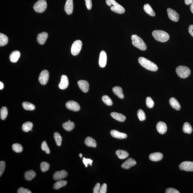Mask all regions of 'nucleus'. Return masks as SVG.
<instances>
[{
  "label": "nucleus",
  "instance_id": "nucleus-1",
  "mask_svg": "<svg viewBox=\"0 0 193 193\" xmlns=\"http://www.w3.org/2000/svg\"><path fill=\"white\" fill-rule=\"evenodd\" d=\"M138 61L141 66L149 71L156 72L158 69L156 64L144 57H140Z\"/></svg>",
  "mask_w": 193,
  "mask_h": 193
},
{
  "label": "nucleus",
  "instance_id": "nucleus-2",
  "mask_svg": "<svg viewBox=\"0 0 193 193\" xmlns=\"http://www.w3.org/2000/svg\"><path fill=\"white\" fill-rule=\"evenodd\" d=\"M153 36L156 41L165 42L169 39L170 36L168 33L166 31L161 30H154L152 33Z\"/></svg>",
  "mask_w": 193,
  "mask_h": 193
},
{
  "label": "nucleus",
  "instance_id": "nucleus-3",
  "mask_svg": "<svg viewBox=\"0 0 193 193\" xmlns=\"http://www.w3.org/2000/svg\"><path fill=\"white\" fill-rule=\"evenodd\" d=\"M106 3L108 6H110V9L112 11L116 13L122 14L125 12V10L123 7L115 0H106Z\"/></svg>",
  "mask_w": 193,
  "mask_h": 193
},
{
  "label": "nucleus",
  "instance_id": "nucleus-4",
  "mask_svg": "<svg viewBox=\"0 0 193 193\" xmlns=\"http://www.w3.org/2000/svg\"><path fill=\"white\" fill-rule=\"evenodd\" d=\"M131 38L133 46L142 50H146L147 47L146 44L140 37L136 34H134L132 36Z\"/></svg>",
  "mask_w": 193,
  "mask_h": 193
},
{
  "label": "nucleus",
  "instance_id": "nucleus-5",
  "mask_svg": "<svg viewBox=\"0 0 193 193\" xmlns=\"http://www.w3.org/2000/svg\"><path fill=\"white\" fill-rule=\"evenodd\" d=\"M176 73L179 77L182 78H185L190 75L191 71L190 69L187 67L180 66L176 68Z\"/></svg>",
  "mask_w": 193,
  "mask_h": 193
},
{
  "label": "nucleus",
  "instance_id": "nucleus-6",
  "mask_svg": "<svg viewBox=\"0 0 193 193\" xmlns=\"http://www.w3.org/2000/svg\"><path fill=\"white\" fill-rule=\"evenodd\" d=\"M47 8V3L45 0H39L35 3L33 7L34 11L37 13H42Z\"/></svg>",
  "mask_w": 193,
  "mask_h": 193
},
{
  "label": "nucleus",
  "instance_id": "nucleus-7",
  "mask_svg": "<svg viewBox=\"0 0 193 193\" xmlns=\"http://www.w3.org/2000/svg\"><path fill=\"white\" fill-rule=\"evenodd\" d=\"M82 46V42L78 40L75 41L72 45L71 52L73 55L75 56L78 55L81 50Z\"/></svg>",
  "mask_w": 193,
  "mask_h": 193
},
{
  "label": "nucleus",
  "instance_id": "nucleus-8",
  "mask_svg": "<svg viewBox=\"0 0 193 193\" xmlns=\"http://www.w3.org/2000/svg\"><path fill=\"white\" fill-rule=\"evenodd\" d=\"M179 167L181 170L189 172L193 171V162L185 161L179 165Z\"/></svg>",
  "mask_w": 193,
  "mask_h": 193
},
{
  "label": "nucleus",
  "instance_id": "nucleus-9",
  "mask_svg": "<svg viewBox=\"0 0 193 193\" xmlns=\"http://www.w3.org/2000/svg\"><path fill=\"white\" fill-rule=\"evenodd\" d=\"M49 77V73L48 71L46 70H43L40 74L39 80L41 84L43 85H46L48 82Z\"/></svg>",
  "mask_w": 193,
  "mask_h": 193
},
{
  "label": "nucleus",
  "instance_id": "nucleus-10",
  "mask_svg": "<svg viewBox=\"0 0 193 193\" xmlns=\"http://www.w3.org/2000/svg\"><path fill=\"white\" fill-rule=\"evenodd\" d=\"M66 107L68 110L74 112L79 111L80 106L76 102L73 101H68L66 103Z\"/></svg>",
  "mask_w": 193,
  "mask_h": 193
},
{
  "label": "nucleus",
  "instance_id": "nucleus-11",
  "mask_svg": "<svg viewBox=\"0 0 193 193\" xmlns=\"http://www.w3.org/2000/svg\"><path fill=\"white\" fill-rule=\"evenodd\" d=\"M168 17L172 21L178 22L179 19V15L175 10L171 8H168L167 10Z\"/></svg>",
  "mask_w": 193,
  "mask_h": 193
},
{
  "label": "nucleus",
  "instance_id": "nucleus-12",
  "mask_svg": "<svg viewBox=\"0 0 193 193\" xmlns=\"http://www.w3.org/2000/svg\"><path fill=\"white\" fill-rule=\"evenodd\" d=\"M107 62V56L106 52L104 50L102 51L100 53L99 64L101 68H104L106 66Z\"/></svg>",
  "mask_w": 193,
  "mask_h": 193
},
{
  "label": "nucleus",
  "instance_id": "nucleus-13",
  "mask_svg": "<svg viewBox=\"0 0 193 193\" xmlns=\"http://www.w3.org/2000/svg\"><path fill=\"white\" fill-rule=\"evenodd\" d=\"M64 10L68 15H71L72 13L73 10V0H67Z\"/></svg>",
  "mask_w": 193,
  "mask_h": 193
},
{
  "label": "nucleus",
  "instance_id": "nucleus-14",
  "mask_svg": "<svg viewBox=\"0 0 193 193\" xmlns=\"http://www.w3.org/2000/svg\"><path fill=\"white\" fill-rule=\"evenodd\" d=\"M69 85L68 78L66 75H63L61 77V80L59 84V88L61 89H65L67 88Z\"/></svg>",
  "mask_w": 193,
  "mask_h": 193
},
{
  "label": "nucleus",
  "instance_id": "nucleus-15",
  "mask_svg": "<svg viewBox=\"0 0 193 193\" xmlns=\"http://www.w3.org/2000/svg\"><path fill=\"white\" fill-rule=\"evenodd\" d=\"M68 176V173L65 170H62L59 171H57L54 173L53 178L55 180H58L66 178Z\"/></svg>",
  "mask_w": 193,
  "mask_h": 193
},
{
  "label": "nucleus",
  "instance_id": "nucleus-16",
  "mask_svg": "<svg viewBox=\"0 0 193 193\" xmlns=\"http://www.w3.org/2000/svg\"><path fill=\"white\" fill-rule=\"evenodd\" d=\"M78 85L82 92L84 93L88 92L89 89V84L86 80H79L78 82Z\"/></svg>",
  "mask_w": 193,
  "mask_h": 193
},
{
  "label": "nucleus",
  "instance_id": "nucleus-17",
  "mask_svg": "<svg viewBox=\"0 0 193 193\" xmlns=\"http://www.w3.org/2000/svg\"><path fill=\"white\" fill-rule=\"evenodd\" d=\"M110 134L113 137L119 139H125L127 137L126 133L120 132L116 130H112L110 131Z\"/></svg>",
  "mask_w": 193,
  "mask_h": 193
},
{
  "label": "nucleus",
  "instance_id": "nucleus-18",
  "mask_svg": "<svg viewBox=\"0 0 193 193\" xmlns=\"http://www.w3.org/2000/svg\"><path fill=\"white\" fill-rule=\"evenodd\" d=\"M136 162L134 159L129 158L122 164L121 167L124 169H129L136 164Z\"/></svg>",
  "mask_w": 193,
  "mask_h": 193
},
{
  "label": "nucleus",
  "instance_id": "nucleus-19",
  "mask_svg": "<svg viewBox=\"0 0 193 193\" xmlns=\"http://www.w3.org/2000/svg\"><path fill=\"white\" fill-rule=\"evenodd\" d=\"M156 129L157 131L161 134H164L167 131V126L165 123L159 122L157 124Z\"/></svg>",
  "mask_w": 193,
  "mask_h": 193
},
{
  "label": "nucleus",
  "instance_id": "nucleus-20",
  "mask_svg": "<svg viewBox=\"0 0 193 193\" xmlns=\"http://www.w3.org/2000/svg\"><path fill=\"white\" fill-rule=\"evenodd\" d=\"M48 37V34L47 33L45 32L41 33L38 35L37 41L40 45H43L46 42Z\"/></svg>",
  "mask_w": 193,
  "mask_h": 193
},
{
  "label": "nucleus",
  "instance_id": "nucleus-21",
  "mask_svg": "<svg viewBox=\"0 0 193 193\" xmlns=\"http://www.w3.org/2000/svg\"><path fill=\"white\" fill-rule=\"evenodd\" d=\"M110 116L112 118L115 119L118 121L124 122L126 120V117L125 116L122 114L113 112L110 113Z\"/></svg>",
  "mask_w": 193,
  "mask_h": 193
},
{
  "label": "nucleus",
  "instance_id": "nucleus-22",
  "mask_svg": "<svg viewBox=\"0 0 193 193\" xmlns=\"http://www.w3.org/2000/svg\"><path fill=\"white\" fill-rule=\"evenodd\" d=\"M163 157L162 154L160 152L154 153L149 156V159L153 161H159L162 159Z\"/></svg>",
  "mask_w": 193,
  "mask_h": 193
},
{
  "label": "nucleus",
  "instance_id": "nucleus-23",
  "mask_svg": "<svg viewBox=\"0 0 193 193\" xmlns=\"http://www.w3.org/2000/svg\"><path fill=\"white\" fill-rule=\"evenodd\" d=\"M20 56V52L18 50L14 51L10 54V60L12 63L17 62Z\"/></svg>",
  "mask_w": 193,
  "mask_h": 193
},
{
  "label": "nucleus",
  "instance_id": "nucleus-24",
  "mask_svg": "<svg viewBox=\"0 0 193 193\" xmlns=\"http://www.w3.org/2000/svg\"><path fill=\"white\" fill-rule=\"evenodd\" d=\"M169 103L172 107L177 110H180L181 105L177 100L174 97L170 98L169 99Z\"/></svg>",
  "mask_w": 193,
  "mask_h": 193
},
{
  "label": "nucleus",
  "instance_id": "nucleus-25",
  "mask_svg": "<svg viewBox=\"0 0 193 193\" xmlns=\"http://www.w3.org/2000/svg\"><path fill=\"white\" fill-rule=\"evenodd\" d=\"M112 91H113L114 94L120 99H124V96L121 87L119 86L114 87L112 89Z\"/></svg>",
  "mask_w": 193,
  "mask_h": 193
},
{
  "label": "nucleus",
  "instance_id": "nucleus-26",
  "mask_svg": "<svg viewBox=\"0 0 193 193\" xmlns=\"http://www.w3.org/2000/svg\"><path fill=\"white\" fill-rule=\"evenodd\" d=\"M85 143L88 147L94 148H96V143L95 140L90 137H88L86 138Z\"/></svg>",
  "mask_w": 193,
  "mask_h": 193
},
{
  "label": "nucleus",
  "instance_id": "nucleus-27",
  "mask_svg": "<svg viewBox=\"0 0 193 193\" xmlns=\"http://www.w3.org/2000/svg\"><path fill=\"white\" fill-rule=\"evenodd\" d=\"M62 127L65 130L71 131L74 129L75 124L73 122L68 121L63 124Z\"/></svg>",
  "mask_w": 193,
  "mask_h": 193
},
{
  "label": "nucleus",
  "instance_id": "nucleus-28",
  "mask_svg": "<svg viewBox=\"0 0 193 193\" xmlns=\"http://www.w3.org/2000/svg\"><path fill=\"white\" fill-rule=\"evenodd\" d=\"M116 154L119 159H124L129 156V153L124 150H117L116 152Z\"/></svg>",
  "mask_w": 193,
  "mask_h": 193
},
{
  "label": "nucleus",
  "instance_id": "nucleus-29",
  "mask_svg": "<svg viewBox=\"0 0 193 193\" xmlns=\"http://www.w3.org/2000/svg\"><path fill=\"white\" fill-rule=\"evenodd\" d=\"M36 176V173L32 170L26 172L24 173V178L27 181H31Z\"/></svg>",
  "mask_w": 193,
  "mask_h": 193
},
{
  "label": "nucleus",
  "instance_id": "nucleus-30",
  "mask_svg": "<svg viewBox=\"0 0 193 193\" xmlns=\"http://www.w3.org/2000/svg\"><path fill=\"white\" fill-rule=\"evenodd\" d=\"M143 9L145 13L148 14V15L152 17L155 16L156 15L155 12H154L150 5L148 4H145L144 6Z\"/></svg>",
  "mask_w": 193,
  "mask_h": 193
},
{
  "label": "nucleus",
  "instance_id": "nucleus-31",
  "mask_svg": "<svg viewBox=\"0 0 193 193\" xmlns=\"http://www.w3.org/2000/svg\"><path fill=\"white\" fill-rule=\"evenodd\" d=\"M182 130L184 133L187 134H191L192 132V128L189 123L186 122L184 123Z\"/></svg>",
  "mask_w": 193,
  "mask_h": 193
},
{
  "label": "nucleus",
  "instance_id": "nucleus-32",
  "mask_svg": "<svg viewBox=\"0 0 193 193\" xmlns=\"http://www.w3.org/2000/svg\"><path fill=\"white\" fill-rule=\"evenodd\" d=\"M67 182L66 181H59L54 183L53 188L55 189H58L64 187L67 184Z\"/></svg>",
  "mask_w": 193,
  "mask_h": 193
},
{
  "label": "nucleus",
  "instance_id": "nucleus-33",
  "mask_svg": "<svg viewBox=\"0 0 193 193\" xmlns=\"http://www.w3.org/2000/svg\"><path fill=\"white\" fill-rule=\"evenodd\" d=\"M8 39L7 37L2 33H0V46H4L7 44Z\"/></svg>",
  "mask_w": 193,
  "mask_h": 193
},
{
  "label": "nucleus",
  "instance_id": "nucleus-34",
  "mask_svg": "<svg viewBox=\"0 0 193 193\" xmlns=\"http://www.w3.org/2000/svg\"><path fill=\"white\" fill-rule=\"evenodd\" d=\"M33 127V124L30 122H27L25 123L22 126V129L23 131L25 132H28L31 131Z\"/></svg>",
  "mask_w": 193,
  "mask_h": 193
},
{
  "label": "nucleus",
  "instance_id": "nucleus-35",
  "mask_svg": "<svg viewBox=\"0 0 193 193\" xmlns=\"http://www.w3.org/2000/svg\"><path fill=\"white\" fill-rule=\"evenodd\" d=\"M22 106L24 110H33L36 108L34 105L27 102L23 103Z\"/></svg>",
  "mask_w": 193,
  "mask_h": 193
},
{
  "label": "nucleus",
  "instance_id": "nucleus-36",
  "mask_svg": "<svg viewBox=\"0 0 193 193\" xmlns=\"http://www.w3.org/2000/svg\"><path fill=\"white\" fill-rule=\"evenodd\" d=\"M54 137L55 139L56 144L58 146H60L62 142V136L58 132H56L54 133Z\"/></svg>",
  "mask_w": 193,
  "mask_h": 193
},
{
  "label": "nucleus",
  "instance_id": "nucleus-37",
  "mask_svg": "<svg viewBox=\"0 0 193 193\" xmlns=\"http://www.w3.org/2000/svg\"><path fill=\"white\" fill-rule=\"evenodd\" d=\"M8 114L7 109L6 107H3L1 110V120H6Z\"/></svg>",
  "mask_w": 193,
  "mask_h": 193
},
{
  "label": "nucleus",
  "instance_id": "nucleus-38",
  "mask_svg": "<svg viewBox=\"0 0 193 193\" xmlns=\"http://www.w3.org/2000/svg\"><path fill=\"white\" fill-rule=\"evenodd\" d=\"M102 100L103 102L108 106H111L113 104V102H112L111 99L108 96H103L102 97Z\"/></svg>",
  "mask_w": 193,
  "mask_h": 193
},
{
  "label": "nucleus",
  "instance_id": "nucleus-39",
  "mask_svg": "<svg viewBox=\"0 0 193 193\" xmlns=\"http://www.w3.org/2000/svg\"><path fill=\"white\" fill-rule=\"evenodd\" d=\"M12 147L14 151L17 153L21 152L23 150V148L22 145L19 143L14 144L12 145Z\"/></svg>",
  "mask_w": 193,
  "mask_h": 193
},
{
  "label": "nucleus",
  "instance_id": "nucleus-40",
  "mask_svg": "<svg viewBox=\"0 0 193 193\" xmlns=\"http://www.w3.org/2000/svg\"><path fill=\"white\" fill-rule=\"evenodd\" d=\"M137 115L138 119L141 121H143L146 119V116L145 112L141 109L138 110Z\"/></svg>",
  "mask_w": 193,
  "mask_h": 193
},
{
  "label": "nucleus",
  "instance_id": "nucleus-41",
  "mask_svg": "<svg viewBox=\"0 0 193 193\" xmlns=\"http://www.w3.org/2000/svg\"><path fill=\"white\" fill-rule=\"evenodd\" d=\"M50 167V165L46 162H42L41 164V169L42 172H45L48 171Z\"/></svg>",
  "mask_w": 193,
  "mask_h": 193
},
{
  "label": "nucleus",
  "instance_id": "nucleus-42",
  "mask_svg": "<svg viewBox=\"0 0 193 193\" xmlns=\"http://www.w3.org/2000/svg\"><path fill=\"white\" fill-rule=\"evenodd\" d=\"M146 104L148 108H151L153 107L154 106V102L150 97L148 96L146 99Z\"/></svg>",
  "mask_w": 193,
  "mask_h": 193
},
{
  "label": "nucleus",
  "instance_id": "nucleus-43",
  "mask_svg": "<svg viewBox=\"0 0 193 193\" xmlns=\"http://www.w3.org/2000/svg\"><path fill=\"white\" fill-rule=\"evenodd\" d=\"M41 148L42 150L46 152L47 154H50V150L49 148L48 145H47L46 141H43L41 145Z\"/></svg>",
  "mask_w": 193,
  "mask_h": 193
},
{
  "label": "nucleus",
  "instance_id": "nucleus-44",
  "mask_svg": "<svg viewBox=\"0 0 193 193\" xmlns=\"http://www.w3.org/2000/svg\"><path fill=\"white\" fill-rule=\"evenodd\" d=\"M82 161H83V162L84 164H85L86 167H87L88 165V164L90 165L91 166H92L93 161L91 160V159H86L85 157H84L83 158V159H82Z\"/></svg>",
  "mask_w": 193,
  "mask_h": 193
},
{
  "label": "nucleus",
  "instance_id": "nucleus-45",
  "mask_svg": "<svg viewBox=\"0 0 193 193\" xmlns=\"http://www.w3.org/2000/svg\"><path fill=\"white\" fill-rule=\"evenodd\" d=\"M6 164L4 161H1L0 162V176H1L4 171Z\"/></svg>",
  "mask_w": 193,
  "mask_h": 193
},
{
  "label": "nucleus",
  "instance_id": "nucleus-46",
  "mask_svg": "<svg viewBox=\"0 0 193 193\" xmlns=\"http://www.w3.org/2000/svg\"><path fill=\"white\" fill-rule=\"evenodd\" d=\"M17 192L18 193H31V191L29 189H24L23 187H20L18 190Z\"/></svg>",
  "mask_w": 193,
  "mask_h": 193
},
{
  "label": "nucleus",
  "instance_id": "nucleus-47",
  "mask_svg": "<svg viewBox=\"0 0 193 193\" xmlns=\"http://www.w3.org/2000/svg\"><path fill=\"white\" fill-rule=\"evenodd\" d=\"M107 185L106 183H103L100 189L99 193H106L107 192Z\"/></svg>",
  "mask_w": 193,
  "mask_h": 193
},
{
  "label": "nucleus",
  "instance_id": "nucleus-48",
  "mask_svg": "<svg viewBox=\"0 0 193 193\" xmlns=\"http://www.w3.org/2000/svg\"><path fill=\"white\" fill-rule=\"evenodd\" d=\"M86 6L87 9L90 10L92 7V2L91 0H85Z\"/></svg>",
  "mask_w": 193,
  "mask_h": 193
},
{
  "label": "nucleus",
  "instance_id": "nucleus-49",
  "mask_svg": "<svg viewBox=\"0 0 193 193\" xmlns=\"http://www.w3.org/2000/svg\"><path fill=\"white\" fill-rule=\"evenodd\" d=\"M166 193H180V192L177 189L172 188H169L166 189Z\"/></svg>",
  "mask_w": 193,
  "mask_h": 193
},
{
  "label": "nucleus",
  "instance_id": "nucleus-50",
  "mask_svg": "<svg viewBox=\"0 0 193 193\" xmlns=\"http://www.w3.org/2000/svg\"><path fill=\"white\" fill-rule=\"evenodd\" d=\"M100 184L99 183H96L93 189V191L94 193H99V192L100 189Z\"/></svg>",
  "mask_w": 193,
  "mask_h": 193
},
{
  "label": "nucleus",
  "instance_id": "nucleus-51",
  "mask_svg": "<svg viewBox=\"0 0 193 193\" xmlns=\"http://www.w3.org/2000/svg\"><path fill=\"white\" fill-rule=\"evenodd\" d=\"M189 34L193 37V25H191L189 26Z\"/></svg>",
  "mask_w": 193,
  "mask_h": 193
},
{
  "label": "nucleus",
  "instance_id": "nucleus-52",
  "mask_svg": "<svg viewBox=\"0 0 193 193\" xmlns=\"http://www.w3.org/2000/svg\"><path fill=\"white\" fill-rule=\"evenodd\" d=\"M193 0H185L186 4L189 5L193 3Z\"/></svg>",
  "mask_w": 193,
  "mask_h": 193
},
{
  "label": "nucleus",
  "instance_id": "nucleus-53",
  "mask_svg": "<svg viewBox=\"0 0 193 193\" xmlns=\"http://www.w3.org/2000/svg\"><path fill=\"white\" fill-rule=\"evenodd\" d=\"M4 84H3L2 82H0V89L1 90V89H3L4 88Z\"/></svg>",
  "mask_w": 193,
  "mask_h": 193
},
{
  "label": "nucleus",
  "instance_id": "nucleus-54",
  "mask_svg": "<svg viewBox=\"0 0 193 193\" xmlns=\"http://www.w3.org/2000/svg\"><path fill=\"white\" fill-rule=\"evenodd\" d=\"M190 10L191 11L193 14V3L191 4L190 6Z\"/></svg>",
  "mask_w": 193,
  "mask_h": 193
},
{
  "label": "nucleus",
  "instance_id": "nucleus-55",
  "mask_svg": "<svg viewBox=\"0 0 193 193\" xmlns=\"http://www.w3.org/2000/svg\"><path fill=\"white\" fill-rule=\"evenodd\" d=\"M80 158L82 157V154H80Z\"/></svg>",
  "mask_w": 193,
  "mask_h": 193
},
{
  "label": "nucleus",
  "instance_id": "nucleus-56",
  "mask_svg": "<svg viewBox=\"0 0 193 193\" xmlns=\"http://www.w3.org/2000/svg\"><path fill=\"white\" fill-rule=\"evenodd\" d=\"M31 131H32V129H31Z\"/></svg>",
  "mask_w": 193,
  "mask_h": 193
},
{
  "label": "nucleus",
  "instance_id": "nucleus-57",
  "mask_svg": "<svg viewBox=\"0 0 193 193\" xmlns=\"http://www.w3.org/2000/svg\"><path fill=\"white\" fill-rule=\"evenodd\" d=\"M68 121H70V120H68Z\"/></svg>",
  "mask_w": 193,
  "mask_h": 193
}]
</instances>
